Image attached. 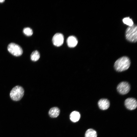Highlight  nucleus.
<instances>
[{
  "label": "nucleus",
  "mask_w": 137,
  "mask_h": 137,
  "mask_svg": "<svg viewBox=\"0 0 137 137\" xmlns=\"http://www.w3.org/2000/svg\"><path fill=\"white\" fill-rule=\"evenodd\" d=\"M68 46L70 47L73 48L75 47L78 43V40L77 38L73 36H69L66 41Z\"/></svg>",
  "instance_id": "obj_9"
},
{
  "label": "nucleus",
  "mask_w": 137,
  "mask_h": 137,
  "mask_svg": "<svg viewBox=\"0 0 137 137\" xmlns=\"http://www.w3.org/2000/svg\"><path fill=\"white\" fill-rule=\"evenodd\" d=\"M125 105L128 109L130 110H134L137 107L136 100L134 98H128L125 101Z\"/></svg>",
  "instance_id": "obj_7"
},
{
  "label": "nucleus",
  "mask_w": 137,
  "mask_h": 137,
  "mask_svg": "<svg viewBox=\"0 0 137 137\" xmlns=\"http://www.w3.org/2000/svg\"><path fill=\"white\" fill-rule=\"evenodd\" d=\"M24 33L27 36H30L33 34L32 30L30 28L27 27L24 28L23 29Z\"/></svg>",
  "instance_id": "obj_15"
},
{
  "label": "nucleus",
  "mask_w": 137,
  "mask_h": 137,
  "mask_svg": "<svg viewBox=\"0 0 137 137\" xmlns=\"http://www.w3.org/2000/svg\"><path fill=\"white\" fill-rule=\"evenodd\" d=\"M123 23L129 26H131L133 25V22L131 19L129 17L124 18L123 20Z\"/></svg>",
  "instance_id": "obj_14"
},
{
  "label": "nucleus",
  "mask_w": 137,
  "mask_h": 137,
  "mask_svg": "<svg viewBox=\"0 0 137 137\" xmlns=\"http://www.w3.org/2000/svg\"><path fill=\"white\" fill-rule=\"evenodd\" d=\"M60 113L59 109L56 107H52L50 109L48 112L49 116L52 118H56L59 115Z\"/></svg>",
  "instance_id": "obj_10"
},
{
  "label": "nucleus",
  "mask_w": 137,
  "mask_h": 137,
  "mask_svg": "<svg viewBox=\"0 0 137 137\" xmlns=\"http://www.w3.org/2000/svg\"><path fill=\"white\" fill-rule=\"evenodd\" d=\"M64 37L63 35L60 33L55 34L53 37L52 41L53 44L56 46H60L63 43Z\"/></svg>",
  "instance_id": "obj_6"
},
{
  "label": "nucleus",
  "mask_w": 137,
  "mask_h": 137,
  "mask_svg": "<svg viewBox=\"0 0 137 137\" xmlns=\"http://www.w3.org/2000/svg\"><path fill=\"white\" fill-rule=\"evenodd\" d=\"M40 57V54L38 51L37 50L33 51L30 55L31 60L34 61H38Z\"/></svg>",
  "instance_id": "obj_13"
},
{
  "label": "nucleus",
  "mask_w": 137,
  "mask_h": 137,
  "mask_svg": "<svg viewBox=\"0 0 137 137\" xmlns=\"http://www.w3.org/2000/svg\"><path fill=\"white\" fill-rule=\"evenodd\" d=\"M5 0H0V3H2L5 1Z\"/></svg>",
  "instance_id": "obj_16"
},
{
  "label": "nucleus",
  "mask_w": 137,
  "mask_h": 137,
  "mask_svg": "<svg viewBox=\"0 0 137 137\" xmlns=\"http://www.w3.org/2000/svg\"><path fill=\"white\" fill-rule=\"evenodd\" d=\"M8 51L13 55L16 56H19L22 55L23 50L20 46L15 43H11L8 45Z\"/></svg>",
  "instance_id": "obj_4"
},
{
  "label": "nucleus",
  "mask_w": 137,
  "mask_h": 137,
  "mask_svg": "<svg viewBox=\"0 0 137 137\" xmlns=\"http://www.w3.org/2000/svg\"><path fill=\"white\" fill-rule=\"evenodd\" d=\"M131 62L129 58L123 56L118 59L115 62L114 67L118 72H122L128 69L130 65Z\"/></svg>",
  "instance_id": "obj_1"
},
{
  "label": "nucleus",
  "mask_w": 137,
  "mask_h": 137,
  "mask_svg": "<svg viewBox=\"0 0 137 137\" xmlns=\"http://www.w3.org/2000/svg\"><path fill=\"white\" fill-rule=\"evenodd\" d=\"M85 137H97L96 132L93 129H89L85 133Z\"/></svg>",
  "instance_id": "obj_12"
},
{
  "label": "nucleus",
  "mask_w": 137,
  "mask_h": 137,
  "mask_svg": "<svg viewBox=\"0 0 137 137\" xmlns=\"http://www.w3.org/2000/svg\"><path fill=\"white\" fill-rule=\"evenodd\" d=\"M117 89L120 94L124 95L129 92L130 89V86L128 82L123 81L118 84L117 87Z\"/></svg>",
  "instance_id": "obj_5"
},
{
  "label": "nucleus",
  "mask_w": 137,
  "mask_h": 137,
  "mask_svg": "<svg viewBox=\"0 0 137 137\" xmlns=\"http://www.w3.org/2000/svg\"><path fill=\"white\" fill-rule=\"evenodd\" d=\"M98 105L100 109L102 110H106L109 107L110 103L109 100L107 99L102 98L99 100Z\"/></svg>",
  "instance_id": "obj_8"
},
{
  "label": "nucleus",
  "mask_w": 137,
  "mask_h": 137,
  "mask_svg": "<svg viewBox=\"0 0 137 137\" xmlns=\"http://www.w3.org/2000/svg\"><path fill=\"white\" fill-rule=\"evenodd\" d=\"M137 26L134 24L131 26H129L126 29L125 32L126 39L132 42H135L137 40Z\"/></svg>",
  "instance_id": "obj_2"
},
{
  "label": "nucleus",
  "mask_w": 137,
  "mask_h": 137,
  "mask_svg": "<svg viewBox=\"0 0 137 137\" xmlns=\"http://www.w3.org/2000/svg\"><path fill=\"white\" fill-rule=\"evenodd\" d=\"M80 115L79 113L76 111L72 112L70 115V119L73 122H78L80 119Z\"/></svg>",
  "instance_id": "obj_11"
},
{
  "label": "nucleus",
  "mask_w": 137,
  "mask_h": 137,
  "mask_svg": "<svg viewBox=\"0 0 137 137\" xmlns=\"http://www.w3.org/2000/svg\"><path fill=\"white\" fill-rule=\"evenodd\" d=\"M24 94V90L23 88L20 86L17 85L13 87L11 90L10 96L13 101H18L23 97Z\"/></svg>",
  "instance_id": "obj_3"
}]
</instances>
